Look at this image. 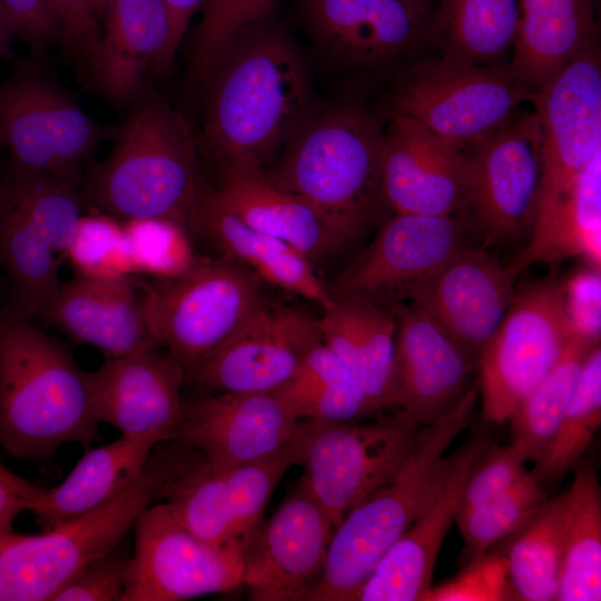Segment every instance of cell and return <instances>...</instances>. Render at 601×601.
Segmentation results:
<instances>
[{"label":"cell","mask_w":601,"mask_h":601,"mask_svg":"<svg viewBox=\"0 0 601 601\" xmlns=\"http://www.w3.org/2000/svg\"><path fill=\"white\" fill-rule=\"evenodd\" d=\"M264 21L240 35L209 78L204 132L220 167H263L309 117L305 62L293 41Z\"/></svg>","instance_id":"cell-1"},{"label":"cell","mask_w":601,"mask_h":601,"mask_svg":"<svg viewBox=\"0 0 601 601\" xmlns=\"http://www.w3.org/2000/svg\"><path fill=\"white\" fill-rule=\"evenodd\" d=\"M99 440L90 372L31 321L0 313V447L41 463L66 443Z\"/></svg>","instance_id":"cell-2"},{"label":"cell","mask_w":601,"mask_h":601,"mask_svg":"<svg viewBox=\"0 0 601 601\" xmlns=\"http://www.w3.org/2000/svg\"><path fill=\"white\" fill-rule=\"evenodd\" d=\"M80 191L82 201L122 223L164 218L193 230L204 190L184 118L160 97H142Z\"/></svg>","instance_id":"cell-3"},{"label":"cell","mask_w":601,"mask_h":601,"mask_svg":"<svg viewBox=\"0 0 601 601\" xmlns=\"http://www.w3.org/2000/svg\"><path fill=\"white\" fill-rule=\"evenodd\" d=\"M477 383L434 422L420 427L397 474L335 526L322 578L311 601H355L387 550L428 506L444 479L454 440L470 425Z\"/></svg>","instance_id":"cell-4"},{"label":"cell","mask_w":601,"mask_h":601,"mask_svg":"<svg viewBox=\"0 0 601 601\" xmlns=\"http://www.w3.org/2000/svg\"><path fill=\"white\" fill-rule=\"evenodd\" d=\"M384 130L370 114L339 107L308 117L267 176L307 203L345 248L385 207Z\"/></svg>","instance_id":"cell-5"},{"label":"cell","mask_w":601,"mask_h":601,"mask_svg":"<svg viewBox=\"0 0 601 601\" xmlns=\"http://www.w3.org/2000/svg\"><path fill=\"white\" fill-rule=\"evenodd\" d=\"M193 450L178 439L162 442L140 475L100 505L37 535L13 533L0 546V601L50 600L82 566L120 544Z\"/></svg>","instance_id":"cell-6"},{"label":"cell","mask_w":601,"mask_h":601,"mask_svg":"<svg viewBox=\"0 0 601 601\" xmlns=\"http://www.w3.org/2000/svg\"><path fill=\"white\" fill-rule=\"evenodd\" d=\"M79 179L8 166L0 199V266L11 313L39 318L60 286L59 269L81 216Z\"/></svg>","instance_id":"cell-7"},{"label":"cell","mask_w":601,"mask_h":601,"mask_svg":"<svg viewBox=\"0 0 601 601\" xmlns=\"http://www.w3.org/2000/svg\"><path fill=\"white\" fill-rule=\"evenodd\" d=\"M259 277L228 257L197 258L184 274L144 283L150 331L186 381L265 300Z\"/></svg>","instance_id":"cell-8"},{"label":"cell","mask_w":601,"mask_h":601,"mask_svg":"<svg viewBox=\"0 0 601 601\" xmlns=\"http://www.w3.org/2000/svg\"><path fill=\"white\" fill-rule=\"evenodd\" d=\"M108 132L37 56L0 81V148L11 167L79 179Z\"/></svg>","instance_id":"cell-9"},{"label":"cell","mask_w":601,"mask_h":601,"mask_svg":"<svg viewBox=\"0 0 601 601\" xmlns=\"http://www.w3.org/2000/svg\"><path fill=\"white\" fill-rule=\"evenodd\" d=\"M303 421L299 484L334 526L397 474L421 427L397 414L355 422Z\"/></svg>","instance_id":"cell-10"},{"label":"cell","mask_w":601,"mask_h":601,"mask_svg":"<svg viewBox=\"0 0 601 601\" xmlns=\"http://www.w3.org/2000/svg\"><path fill=\"white\" fill-rule=\"evenodd\" d=\"M571 336L562 282L548 277L516 287L477 359L484 421L509 422L521 401L554 367Z\"/></svg>","instance_id":"cell-11"},{"label":"cell","mask_w":601,"mask_h":601,"mask_svg":"<svg viewBox=\"0 0 601 601\" xmlns=\"http://www.w3.org/2000/svg\"><path fill=\"white\" fill-rule=\"evenodd\" d=\"M533 98L509 65L444 56L417 68L401 86L393 105L394 112L465 151L508 125L516 107Z\"/></svg>","instance_id":"cell-12"},{"label":"cell","mask_w":601,"mask_h":601,"mask_svg":"<svg viewBox=\"0 0 601 601\" xmlns=\"http://www.w3.org/2000/svg\"><path fill=\"white\" fill-rule=\"evenodd\" d=\"M304 422L296 440L270 456L215 466L190 453L165 486L161 499L176 519L198 536L242 551L264 519L267 502L286 471L300 464Z\"/></svg>","instance_id":"cell-13"},{"label":"cell","mask_w":601,"mask_h":601,"mask_svg":"<svg viewBox=\"0 0 601 601\" xmlns=\"http://www.w3.org/2000/svg\"><path fill=\"white\" fill-rule=\"evenodd\" d=\"M480 246L464 216L392 214L365 247L328 285L390 306L408 299L422 280L463 250Z\"/></svg>","instance_id":"cell-14"},{"label":"cell","mask_w":601,"mask_h":601,"mask_svg":"<svg viewBox=\"0 0 601 601\" xmlns=\"http://www.w3.org/2000/svg\"><path fill=\"white\" fill-rule=\"evenodd\" d=\"M541 127V176L534 223L569 194L601 151V59L598 38L583 47L533 98Z\"/></svg>","instance_id":"cell-15"},{"label":"cell","mask_w":601,"mask_h":601,"mask_svg":"<svg viewBox=\"0 0 601 601\" xmlns=\"http://www.w3.org/2000/svg\"><path fill=\"white\" fill-rule=\"evenodd\" d=\"M541 127L528 114L465 150L469 193L465 215L483 248L530 237L541 176Z\"/></svg>","instance_id":"cell-16"},{"label":"cell","mask_w":601,"mask_h":601,"mask_svg":"<svg viewBox=\"0 0 601 601\" xmlns=\"http://www.w3.org/2000/svg\"><path fill=\"white\" fill-rule=\"evenodd\" d=\"M135 551L121 601H180L243 585V551L205 540L166 503L136 521Z\"/></svg>","instance_id":"cell-17"},{"label":"cell","mask_w":601,"mask_h":601,"mask_svg":"<svg viewBox=\"0 0 601 601\" xmlns=\"http://www.w3.org/2000/svg\"><path fill=\"white\" fill-rule=\"evenodd\" d=\"M319 342L317 318L264 300L187 381L206 394L275 392Z\"/></svg>","instance_id":"cell-18"},{"label":"cell","mask_w":601,"mask_h":601,"mask_svg":"<svg viewBox=\"0 0 601 601\" xmlns=\"http://www.w3.org/2000/svg\"><path fill=\"white\" fill-rule=\"evenodd\" d=\"M335 526L299 484L243 549V585L254 601H311Z\"/></svg>","instance_id":"cell-19"},{"label":"cell","mask_w":601,"mask_h":601,"mask_svg":"<svg viewBox=\"0 0 601 601\" xmlns=\"http://www.w3.org/2000/svg\"><path fill=\"white\" fill-rule=\"evenodd\" d=\"M523 270L515 259L503 264L490 249L471 247L415 286L410 304L477 364L513 299Z\"/></svg>","instance_id":"cell-20"},{"label":"cell","mask_w":601,"mask_h":601,"mask_svg":"<svg viewBox=\"0 0 601 601\" xmlns=\"http://www.w3.org/2000/svg\"><path fill=\"white\" fill-rule=\"evenodd\" d=\"M390 307L396 335L387 411L423 426L463 396L477 364L412 304Z\"/></svg>","instance_id":"cell-21"},{"label":"cell","mask_w":601,"mask_h":601,"mask_svg":"<svg viewBox=\"0 0 601 601\" xmlns=\"http://www.w3.org/2000/svg\"><path fill=\"white\" fill-rule=\"evenodd\" d=\"M186 374L160 347L107 358L90 372L96 422L152 446L175 440L183 420Z\"/></svg>","instance_id":"cell-22"},{"label":"cell","mask_w":601,"mask_h":601,"mask_svg":"<svg viewBox=\"0 0 601 601\" xmlns=\"http://www.w3.org/2000/svg\"><path fill=\"white\" fill-rule=\"evenodd\" d=\"M381 178L383 200L392 214L465 215L466 154L394 111L384 130Z\"/></svg>","instance_id":"cell-23"},{"label":"cell","mask_w":601,"mask_h":601,"mask_svg":"<svg viewBox=\"0 0 601 601\" xmlns=\"http://www.w3.org/2000/svg\"><path fill=\"white\" fill-rule=\"evenodd\" d=\"M300 428L302 420L276 392L216 393L184 400L176 439L215 466H233L278 453Z\"/></svg>","instance_id":"cell-24"},{"label":"cell","mask_w":601,"mask_h":601,"mask_svg":"<svg viewBox=\"0 0 601 601\" xmlns=\"http://www.w3.org/2000/svg\"><path fill=\"white\" fill-rule=\"evenodd\" d=\"M492 443L489 435L479 433L449 455L446 472L434 499L383 555L361 587L357 601L426 600L436 559L454 522L464 483Z\"/></svg>","instance_id":"cell-25"},{"label":"cell","mask_w":601,"mask_h":601,"mask_svg":"<svg viewBox=\"0 0 601 601\" xmlns=\"http://www.w3.org/2000/svg\"><path fill=\"white\" fill-rule=\"evenodd\" d=\"M142 282L130 276H82L61 283L38 319L75 341L100 349L106 358L160 347L145 316Z\"/></svg>","instance_id":"cell-26"},{"label":"cell","mask_w":601,"mask_h":601,"mask_svg":"<svg viewBox=\"0 0 601 601\" xmlns=\"http://www.w3.org/2000/svg\"><path fill=\"white\" fill-rule=\"evenodd\" d=\"M97 53L87 83L112 102L141 90L148 71L165 72L175 59L165 0H106Z\"/></svg>","instance_id":"cell-27"},{"label":"cell","mask_w":601,"mask_h":601,"mask_svg":"<svg viewBox=\"0 0 601 601\" xmlns=\"http://www.w3.org/2000/svg\"><path fill=\"white\" fill-rule=\"evenodd\" d=\"M319 42L353 65L393 59L418 40L423 9L408 0H299Z\"/></svg>","instance_id":"cell-28"},{"label":"cell","mask_w":601,"mask_h":601,"mask_svg":"<svg viewBox=\"0 0 601 601\" xmlns=\"http://www.w3.org/2000/svg\"><path fill=\"white\" fill-rule=\"evenodd\" d=\"M209 193L242 221L287 243L313 265L345 248L307 203L276 185L260 166L220 167L219 184Z\"/></svg>","instance_id":"cell-29"},{"label":"cell","mask_w":601,"mask_h":601,"mask_svg":"<svg viewBox=\"0 0 601 601\" xmlns=\"http://www.w3.org/2000/svg\"><path fill=\"white\" fill-rule=\"evenodd\" d=\"M317 318L322 342L346 365L366 395L387 411L396 317L353 294H332Z\"/></svg>","instance_id":"cell-30"},{"label":"cell","mask_w":601,"mask_h":601,"mask_svg":"<svg viewBox=\"0 0 601 601\" xmlns=\"http://www.w3.org/2000/svg\"><path fill=\"white\" fill-rule=\"evenodd\" d=\"M193 231L204 235L223 256L234 259L260 280L327 307L332 294L314 265L287 243L256 230L204 191Z\"/></svg>","instance_id":"cell-31"},{"label":"cell","mask_w":601,"mask_h":601,"mask_svg":"<svg viewBox=\"0 0 601 601\" xmlns=\"http://www.w3.org/2000/svg\"><path fill=\"white\" fill-rule=\"evenodd\" d=\"M519 23L509 67L535 95L598 38L592 0H518Z\"/></svg>","instance_id":"cell-32"},{"label":"cell","mask_w":601,"mask_h":601,"mask_svg":"<svg viewBox=\"0 0 601 601\" xmlns=\"http://www.w3.org/2000/svg\"><path fill=\"white\" fill-rule=\"evenodd\" d=\"M155 446L122 435L88 449L59 485L47 489L32 508L43 531L82 514L134 482Z\"/></svg>","instance_id":"cell-33"},{"label":"cell","mask_w":601,"mask_h":601,"mask_svg":"<svg viewBox=\"0 0 601 601\" xmlns=\"http://www.w3.org/2000/svg\"><path fill=\"white\" fill-rule=\"evenodd\" d=\"M583 257L601 268V151L582 169L564 199L532 226L526 247L515 260L523 269Z\"/></svg>","instance_id":"cell-34"},{"label":"cell","mask_w":601,"mask_h":601,"mask_svg":"<svg viewBox=\"0 0 601 601\" xmlns=\"http://www.w3.org/2000/svg\"><path fill=\"white\" fill-rule=\"evenodd\" d=\"M566 495L559 601L601 600V486L589 463L575 466Z\"/></svg>","instance_id":"cell-35"},{"label":"cell","mask_w":601,"mask_h":601,"mask_svg":"<svg viewBox=\"0 0 601 601\" xmlns=\"http://www.w3.org/2000/svg\"><path fill=\"white\" fill-rule=\"evenodd\" d=\"M275 392L299 420L355 422L384 414L323 342L308 352L294 377Z\"/></svg>","instance_id":"cell-36"},{"label":"cell","mask_w":601,"mask_h":601,"mask_svg":"<svg viewBox=\"0 0 601 601\" xmlns=\"http://www.w3.org/2000/svg\"><path fill=\"white\" fill-rule=\"evenodd\" d=\"M565 492L549 497L533 516L508 539L509 581L526 601L556 600L563 555Z\"/></svg>","instance_id":"cell-37"},{"label":"cell","mask_w":601,"mask_h":601,"mask_svg":"<svg viewBox=\"0 0 601 601\" xmlns=\"http://www.w3.org/2000/svg\"><path fill=\"white\" fill-rule=\"evenodd\" d=\"M437 23L445 56L491 65L513 48L518 0H440Z\"/></svg>","instance_id":"cell-38"},{"label":"cell","mask_w":601,"mask_h":601,"mask_svg":"<svg viewBox=\"0 0 601 601\" xmlns=\"http://www.w3.org/2000/svg\"><path fill=\"white\" fill-rule=\"evenodd\" d=\"M595 344L572 335L554 367L521 401L510 417V444L526 462H535L554 435L585 356Z\"/></svg>","instance_id":"cell-39"},{"label":"cell","mask_w":601,"mask_h":601,"mask_svg":"<svg viewBox=\"0 0 601 601\" xmlns=\"http://www.w3.org/2000/svg\"><path fill=\"white\" fill-rule=\"evenodd\" d=\"M601 425V348L585 356L575 388L561 422L530 471L540 485L561 481L580 463Z\"/></svg>","instance_id":"cell-40"},{"label":"cell","mask_w":601,"mask_h":601,"mask_svg":"<svg viewBox=\"0 0 601 601\" xmlns=\"http://www.w3.org/2000/svg\"><path fill=\"white\" fill-rule=\"evenodd\" d=\"M276 0H206L190 55L198 79H209L235 41L265 20Z\"/></svg>","instance_id":"cell-41"},{"label":"cell","mask_w":601,"mask_h":601,"mask_svg":"<svg viewBox=\"0 0 601 601\" xmlns=\"http://www.w3.org/2000/svg\"><path fill=\"white\" fill-rule=\"evenodd\" d=\"M549 499L530 475L506 494L477 508L456 513V522L473 555L486 552L526 523Z\"/></svg>","instance_id":"cell-42"},{"label":"cell","mask_w":601,"mask_h":601,"mask_svg":"<svg viewBox=\"0 0 601 601\" xmlns=\"http://www.w3.org/2000/svg\"><path fill=\"white\" fill-rule=\"evenodd\" d=\"M66 259L82 277L114 279L135 275L124 223L101 211L80 216Z\"/></svg>","instance_id":"cell-43"},{"label":"cell","mask_w":601,"mask_h":601,"mask_svg":"<svg viewBox=\"0 0 601 601\" xmlns=\"http://www.w3.org/2000/svg\"><path fill=\"white\" fill-rule=\"evenodd\" d=\"M135 275L156 280L184 274L196 262L188 230L169 219L136 218L124 221Z\"/></svg>","instance_id":"cell-44"},{"label":"cell","mask_w":601,"mask_h":601,"mask_svg":"<svg viewBox=\"0 0 601 601\" xmlns=\"http://www.w3.org/2000/svg\"><path fill=\"white\" fill-rule=\"evenodd\" d=\"M525 462L511 444L500 446L492 443L472 467L455 514L483 505L513 490L530 475Z\"/></svg>","instance_id":"cell-45"},{"label":"cell","mask_w":601,"mask_h":601,"mask_svg":"<svg viewBox=\"0 0 601 601\" xmlns=\"http://www.w3.org/2000/svg\"><path fill=\"white\" fill-rule=\"evenodd\" d=\"M131 559L132 554L117 545L82 566L53 593L50 601H121Z\"/></svg>","instance_id":"cell-46"},{"label":"cell","mask_w":601,"mask_h":601,"mask_svg":"<svg viewBox=\"0 0 601 601\" xmlns=\"http://www.w3.org/2000/svg\"><path fill=\"white\" fill-rule=\"evenodd\" d=\"M59 32V43L87 79L99 38V18L93 0H45Z\"/></svg>","instance_id":"cell-47"},{"label":"cell","mask_w":601,"mask_h":601,"mask_svg":"<svg viewBox=\"0 0 601 601\" xmlns=\"http://www.w3.org/2000/svg\"><path fill=\"white\" fill-rule=\"evenodd\" d=\"M563 285V307L571 334L590 343L600 342L601 274L591 265L573 273Z\"/></svg>","instance_id":"cell-48"},{"label":"cell","mask_w":601,"mask_h":601,"mask_svg":"<svg viewBox=\"0 0 601 601\" xmlns=\"http://www.w3.org/2000/svg\"><path fill=\"white\" fill-rule=\"evenodd\" d=\"M0 3L13 37L24 42L33 56L40 57L59 43V32L45 0H0Z\"/></svg>","instance_id":"cell-49"},{"label":"cell","mask_w":601,"mask_h":601,"mask_svg":"<svg viewBox=\"0 0 601 601\" xmlns=\"http://www.w3.org/2000/svg\"><path fill=\"white\" fill-rule=\"evenodd\" d=\"M46 491L6 467L0 471V546L13 534L16 516L23 511H31Z\"/></svg>","instance_id":"cell-50"},{"label":"cell","mask_w":601,"mask_h":601,"mask_svg":"<svg viewBox=\"0 0 601 601\" xmlns=\"http://www.w3.org/2000/svg\"><path fill=\"white\" fill-rule=\"evenodd\" d=\"M205 1L206 0H165L171 20V46L175 56L191 17L205 3Z\"/></svg>","instance_id":"cell-51"},{"label":"cell","mask_w":601,"mask_h":601,"mask_svg":"<svg viewBox=\"0 0 601 601\" xmlns=\"http://www.w3.org/2000/svg\"><path fill=\"white\" fill-rule=\"evenodd\" d=\"M13 35L10 30L0 28V58L13 60L14 52L12 50Z\"/></svg>","instance_id":"cell-52"},{"label":"cell","mask_w":601,"mask_h":601,"mask_svg":"<svg viewBox=\"0 0 601 601\" xmlns=\"http://www.w3.org/2000/svg\"><path fill=\"white\" fill-rule=\"evenodd\" d=\"M0 28H4V29H8L12 32V29L10 27V23H9V20H8V17L0 3ZM13 35V32H12Z\"/></svg>","instance_id":"cell-53"},{"label":"cell","mask_w":601,"mask_h":601,"mask_svg":"<svg viewBox=\"0 0 601 601\" xmlns=\"http://www.w3.org/2000/svg\"><path fill=\"white\" fill-rule=\"evenodd\" d=\"M106 0H93L95 8L99 20H101L102 9Z\"/></svg>","instance_id":"cell-54"},{"label":"cell","mask_w":601,"mask_h":601,"mask_svg":"<svg viewBox=\"0 0 601 601\" xmlns=\"http://www.w3.org/2000/svg\"><path fill=\"white\" fill-rule=\"evenodd\" d=\"M408 1L423 9H426V0H408Z\"/></svg>","instance_id":"cell-55"},{"label":"cell","mask_w":601,"mask_h":601,"mask_svg":"<svg viewBox=\"0 0 601 601\" xmlns=\"http://www.w3.org/2000/svg\"><path fill=\"white\" fill-rule=\"evenodd\" d=\"M1 188H2V175H0V199H1Z\"/></svg>","instance_id":"cell-56"},{"label":"cell","mask_w":601,"mask_h":601,"mask_svg":"<svg viewBox=\"0 0 601 601\" xmlns=\"http://www.w3.org/2000/svg\"><path fill=\"white\" fill-rule=\"evenodd\" d=\"M3 469H4V466L0 463V471L3 470Z\"/></svg>","instance_id":"cell-57"}]
</instances>
